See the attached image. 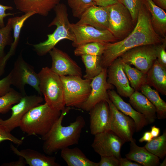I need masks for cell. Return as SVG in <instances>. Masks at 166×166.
Segmentation results:
<instances>
[{"label": "cell", "mask_w": 166, "mask_h": 166, "mask_svg": "<svg viewBox=\"0 0 166 166\" xmlns=\"http://www.w3.org/2000/svg\"><path fill=\"white\" fill-rule=\"evenodd\" d=\"M36 14V12H30L25 13L20 16L11 18L12 29L14 31V40L10 45L9 51L0 61V76L4 72L8 60L15 52L19 41L21 30L25 22L29 18Z\"/></svg>", "instance_id": "7402d4cb"}, {"label": "cell", "mask_w": 166, "mask_h": 166, "mask_svg": "<svg viewBox=\"0 0 166 166\" xmlns=\"http://www.w3.org/2000/svg\"><path fill=\"white\" fill-rule=\"evenodd\" d=\"M110 109L109 130L125 142H130L136 131V127L133 119L118 110L110 99L107 101Z\"/></svg>", "instance_id": "7c38bea8"}, {"label": "cell", "mask_w": 166, "mask_h": 166, "mask_svg": "<svg viewBox=\"0 0 166 166\" xmlns=\"http://www.w3.org/2000/svg\"><path fill=\"white\" fill-rule=\"evenodd\" d=\"M144 4L149 12L152 27L156 33L162 38H166V13L152 0H144Z\"/></svg>", "instance_id": "484cf974"}, {"label": "cell", "mask_w": 166, "mask_h": 166, "mask_svg": "<svg viewBox=\"0 0 166 166\" xmlns=\"http://www.w3.org/2000/svg\"><path fill=\"white\" fill-rule=\"evenodd\" d=\"M12 29L11 18L8 19L6 26L0 28V61L5 56L4 49L8 45H10L13 42L11 35Z\"/></svg>", "instance_id": "836d02e7"}, {"label": "cell", "mask_w": 166, "mask_h": 166, "mask_svg": "<svg viewBox=\"0 0 166 166\" xmlns=\"http://www.w3.org/2000/svg\"><path fill=\"white\" fill-rule=\"evenodd\" d=\"M90 116V130L93 135L109 130L110 112L106 101L96 104L89 112Z\"/></svg>", "instance_id": "e0dca14e"}, {"label": "cell", "mask_w": 166, "mask_h": 166, "mask_svg": "<svg viewBox=\"0 0 166 166\" xmlns=\"http://www.w3.org/2000/svg\"><path fill=\"white\" fill-rule=\"evenodd\" d=\"M61 151V156L68 166H98V162L90 160L78 147H68Z\"/></svg>", "instance_id": "4316f807"}, {"label": "cell", "mask_w": 166, "mask_h": 166, "mask_svg": "<svg viewBox=\"0 0 166 166\" xmlns=\"http://www.w3.org/2000/svg\"><path fill=\"white\" fill-rule=\"evenodd\" d=\"M130 151L125 155L126 158L143 166L160 165V158L149 152L144 147L138 146L133 139L130 142Z\"/></svg>", "instance_id": "cb8c5ba5"}, {"label": "cell", "mask_w": 166, "mask_h": 166, "mask_svg": "<svg viewBox=\"0 0 166 166\" xmlns=\"http://www.w3.org/2000/svg\"><path fill=\"white\" fill-rule=\"evenodd\" d=\"M122 62L123 69L131 86L135 91L140 90L142 85L147 84L146 74L136 68L132 67L122 60Z\"/></svg>", "instance_id": "f1b7e54d"}, {"label": "cell", "mask_w": 166, "mask_h": 166, "mask_svg": "<svg viewBox=\"0 0 166 166\" xmlns=\"http://www.w3.org/2000/svg\"><path fill=\"white\" fill-rule=\"evenodd\" d=\"M66 107H79L89 97L91 91V80L75 76H62Z\"/></svg>", "instance_id": "8992f818"}, {"label": "cell", "mask_w": 166, "mask_h": 166, "mask_svg": "<svg viewBox=\"0 0 166 166\" xmlns=\"http://www.w3.org/2000/svg\"><path fill=\"white\" fill-rule=\"evenodd\" d=\"M23 96L20 92L11 88L8 93L0 96V113H7L12 105L18 102Z\"/></svg>", "instance_id": "d6a6232c"}, {"label": "cell", "mask_w": 166, "mask_h": 166, "mask_svg": "<svg viewBox=\"0 0 166 166\" xmlns=\"http://www.w3.org/2000/svg\"><path fill=\"white\" fill-rule=\"evenodd\" d=\"M95 5L107 7L114 4L120 3V0H93Z\"/></svg>", "instance_id": "b9f144b4"}, {"label": "cell", "mask_w": 166, "mask_h": 166, "mask_svg": "<svg viewBox=\"0 0 166 166\" xmlns=\"http://www.w3.org/2000/svg\"><path fill=\"white\" fill-rule=\"evenodd\" d=\"M26 164L24 159L21 156H19L18 160L17 161L10 162L4 163L2 166H24Z\"/></svg>", "instance_id": "ee69618b"}, {"label": "cell", "mask_w": 166, "mask_h": 166, "mask_svg": "<svg viewBox=\"0 0 166 166\" xmlns=\"http://www.w3.org/2000/svg\"><path fill=\"white\" fill-rule=\"evenodd\" d=\"M44 100L40 95L23 96L18 102L11 108V115L9 118L5 120L0 118V125L11 132L15 128L19 127L22 120L29 110L40 104Z\"/></svg>", "instance_id": "8fae6325"}, {"label": "cell", "mask_w": 166, "mask_h": 166, "mask_svg": "<svg viewBox=\"0 0 166 166\" xmlns=\"http://www.w3.org/2000/svg\"><path fill=\"white\" fill-rule=\"evenodd\" d=\"M91 146L100 156H113L119 159L121 157V148L126 142L110 130L94 135Z\"/></svg>", "instance_id": "4fadbf2b"}, {"label": "cell", "mask_w": 166, "mask_h": 166, "mask_svg": "<svg viewBox=\"0 0 166 166\" xmlns=\"http://www.w3.org/2000/svg\"><path fill=\"white\" fill-rule=\"evenodd\" d=\"M107 81L116 87L118 93L121 96L129 97L135 91L123 69L122 60L120 57L107 68Z\"/></svg>", "instance_id": "2e32d148"}, {"label": "cell", "mask_w": 166, "mask_h": 166, "mask_svg": "<svg viewBox=\"0 0 166 166\" xmlns=\"http://www.w3.org/2000/svg\"><path fill=\"white\" fill-rule=\"evenodd\" d=\"M61 111L52 109L46 103L32 108L22 120L19 127L28 135H45L58 119Z\"/></svg>", "instance_id": "3957f363"}, {"label": "cell", "mask_w": 166, "mask_h": 166, "mask_svg": "<svg viewBox=\"0 0 166 166\" xmlns=\"http://www.w3.org/2000/svg\"><path fill=\"white\" fill-rule=\"evenodd\" d=\"M119 166H142L136 162H133L126 158L121 157L119 159Z\"/></svg>", "instance_id": "7bdbcfd3"}, {"label": "cell", "mask_w": 166, "mask_h": 166, "mask_svg": "<svg viewBox=\"0 0 166 166\" xmlns=\"http://www.w3.org/2000/svg\"><path fill=\"white\" fill-rule=\"evenodd\" d=\"M160 166H166V159L165 158L164 160L161 163H160Z\"/></svg>", "instance_id": "c3c4849f"}, {"label": "cell", "mask_w": 166, "mask_h": 166, "mask_svg": "<svg viewBox=\"0 0 166 166\" xmlns=\"http://www.w3.org/2000/svg\"><path fill=\"white\" fill-rule=\"evenodd\" d=\"M11 150L15 154L22 157L30 166H60L55 157L46 156L36 150L29 148L18 150L12 144Z\"/></svg>", "instance_id": "44dd1931"}, {"label": "cell", "mask_w": 166, "mask_h": 166, "mask_svg": "<svg viewBox=\"0 0 166 166\" xmlns=\"http://www.w3.org/2000/svg\"><path fill=\"white\" fill-rule=\"evenodd\" d=\"M61 0H13L16 9L25 13L34 12L43 16L49 12L59 3Z\"/></svg>", "instance_id": "ffe728a7"}, {"label": "cell", "mask_w": 166, "mask_h": 166, "mask_svg": "<svg viewBox=\"0 0 166 166\" xmlns=\"http://www.w3.org/2000/svg\"><path fill=\"white\" fill-rule=\"evenodd\" d=\"M55 16L49 24V27L55 26L56 29L52 34L47 35V38L42 42L32 45L37 54L42 56L55 47L60 41L67 39L73 42L74 37L72 31L68 18L67 8L63 3H59L53 9Z\"/></svg>", "instance_id": "277c9868"}, {"label": "cell", "mask_w": 166, "mask_h": 166, "mask_svg": "<svg viewBox=\"0 0 166 166\" xmlns=\"http://www.w3.org/2000/svg\"><path fill=\"white\" fill-rule=\"evenodd\" d=\"M120 2L128 10L136 24L139 11L144 5V0H120Z\"/></svg>", "instance_id": "d590c367"}, {"label": "cell", "mask_w": 166, "mask_h": 166, "mask_svg": "<svg viewBox=\"0 0 166 166\" xmlns=\"http://www.w3.org/2000/svg\"><path fill=\"white\" fill-rule=\"evenodd\" d=\"M146 75L147 84L162 94L166 95V68L156 59Z\"/></svg>", "instance_id": "d4e9b609"}, {"label": "cell", "mask_w": 166, "mask_h": 166, "mask_svg": "<svg viewBox=\"0 0 166 166\" xmlns=\"http://www.w3.org/2000/svg\"><path fill=\"white\" fill-rule=\"evenodd\" d=\"M140 90L155 107L157 118L159 119H165L166 118V103L160 97L158 92L152 89L147 84L142 85Z\"/></svg>", "instance_id": "83f0119b"}, {"label": "cell", "mask_w": 166, "mask_h": 166, "mask_svg": "<svg viewBox=\"0 0 166 166\" xmlns=\"http://www.w3.org/2000/svg\"><path fill=\"white\" fill-rule=\"evenodd\" d=\"M119 57L125 63L134 65L146 74L156 59V45H144L134 48Z\"/></svg>", "instance_id": "9c48e42d"}, {"label": "cell", "mask_w": 166, "mask_h": 166, "mask_svg": "<svg viewBox=\"0 0 166 166\" xmlns=\"http://www.w3.org/2000/svg\"><path fill=\"white\" fill-rule=\"evenodd\" d=\"M67 2L73 16L79 18L88 9L95 5L93 0H67Z\"/></svg>", "instance_id": "e575fe53"}, {"label": "cell", "mask_w": 166, "mask_h": 166, "mask_svg": "<svg viewBox=\"0 0 166 166\" xmlns=\"http://www.w3.org/2000/svg\"><path fill=\"white\" fill-rule=\"evenodd\" d=\"M38 74L39 89L45 103L52 109L61 111L66 106L60 77L47 67L42 68Z\"/></svg>", "instance_id": "5b68a950"}, {"label": "cell", "mask_w": 166, "mask_h": 166, "mask_svg": "<svg viewBox=\"0 0 166 166\" xmlns=\"http://www.w3.org/2000/svg\"><path fill=\"white\" fill-rule=\"evenodd\" d=\"M52 60L51 69L59 76L82 77L81 68L66 53L54 47L49 52Z\"/></svg>", "instance_id": "9a60e30c"}, {"label": "cell", "mask_w": 166, "mask_h": 166, "mask_svg": "<svg viewBox=\"0 0 166 166\" xmlns=\"http://www.w3.org/2000/svg\"><path fill=\"white\" fill-rule=\"evenodd\" d=\"M152 138L153 137L150 132L147 131L144 133L143 136L139 139V141L140 143L144 141L148 142L150 141Z\"/></svg>", "instance_id": "f6af8a7d"}, {"label": "cell", "mask_w": 166, "mask_h": 166, "mask_svg": "<svg viewBox=\"0 0 166 166\" xmlns=\"http://www.w3.org/2000/svg\"><path fill=\"white\" fill-rule=\"evenodd\" d=\"M106 43L95 42L86 43L76 47L74 53L77 56L86 55L101 56L104 52Z\"/></svg>", "instance_id": "1f68e13d"}, {"label": "cell", "mask_w": 166, "mask_h": 166, "mask_svg": "<svg viewBox=\"0 0 166 166\" xmlns=\"http://www.w3.org/2000/svg\"><path fill=\"white\" fill-rule=\"evenodd\" d=\"M9 140L18 146L23 143L22 139H18L12 135L10 132L6 130L0 125V143L5 140Z\"/></svg>", "instance_id": "8d00e7d4"}, {"label": "cell", "mask_w": 166, "mask_h": 166, "mask_svg": "<svg viewBox=\"0 0 166 166\" xmlns=\"http://www.w3.org/2000/svg\"><path fill=\"white\" fill-rule=\"evenodd\" d=\"M70 109V107H66L62 110L59 118L49 131L42 136L44 141L42 149L46 154L51 156L64 148L78 143L85 122L83 117L79 115L69 125L63 126L62 121Z\"/></svg>", "instance_id": "7a4b0ae2"}, {"label": "cell", "mask_w": 166, "mask_h": 166, "mask_svg": "<svg viewBox=\"0 0 166 166\" xmlns=\"http://www.w3.org/2000/svg\"><path fill=\"white\" fill-rule=\"evenodd\" d=\"M13 9V8L11 6H4L0 4V28L5 26L4 21L5 18L9 16H13L14 14V13H6V10Z\"/></svg>", "instance_id": "60d3db41"}, {"label": "cell", "mask_w": 166, "mask_h": 166, "mask_svg": "<svg viewBox=\"0 0 166 166\" xmlns=\"http://www.w3.org/2000/svg\"><path fill=\"white\" fill-rule=\"evenodd\" d=\"M155 4L159 7L166 10V0H152Z\"/></svg>", "instance_id": "bcb514c9"}, {"label": "cell", "mask_w": 166, "mask_h": 166, "mask_svg": "<svg viewBox=\"0 0 166 166\" xmlns=\"http://www.w3.org/2000/svg\"><path fill=\"white\" fill-rule=\"evenodd\" d=\"M10 76L9 73L6 76L0 80V96L8 93L11 89Z\"/></svg>", "instance_id": "ab89813d"}, {"label": "cell", "mask_w": 166, "mask_h": 166, "mask_svg": "<svg viewBox=\"0 0 166 166\" xmlns=\"http://www.w3.org/2000/svg\"><path fill=\"white\" fill-rule=\"evenodd\" d=\"M166 40L156 45V59L159 63L166 68Z\"/></svg>", "instance_id": "74e56055"}, {"label": "cell", "mask_w": 166, "mask_h": 166, "mask_svg": "<svg viewBox=\"0 0 166 166\" xmlns=\"http://www.w3.org/2000/svg\"><path fill=\"white\" fill-rule=\"evenodd\" d=\"M149 152L158 157L164 158L166 155V131L160 136L153 138L144 146Z\"/></svg>", "instance_id": "4dcf8cb0"}, {"label": "cell", "mask_w": 166, "mask_h": 166, "mask_svg": "<svg viewBox=\"0 0 166 166\" xmlns=\"http://www.w3.org/2000/svg\"><path fill=\"white\" fill-rule=\"evenodd\" d=\"M98 166H119V159L113 156H101Z\"/></svg>", "instance_id": "f35d334b"}, {"label": "cell", "mask_w": 166, "mask_h": 166, "mask_svg": "<svg viewBox=\"0 0 166 166\" xmlns=\"http://www.w3.org/2000/svg\"><path fill=\"white\" fill-rule=\"evenodd\" d=\"M108 93L110 99L116 108L133 119L136 125V132L141 131L148 124L143 115L136 110L130 104L125 102L114 90L109 89Z\"/></svg>", "instance_id": "d6986e66"}, {"label": "cell", "mask_w": 166, "mask_h": 166, "mask_svg": "<svg viewBox=\"0 0 166 166\" xmlns=\"http://www.w3.org/2000/svg\"><path fill=\"white\" fill-rule=\"evenodd\" d=\"M9 74L11 85L16 87L23 96L26 95L25 89L26 85L32 87L42 96L39 88L38 73L35 72L33 66L24 60L21 54L15 61Z\"/></svg>", "instance_id": "ba28073f"}, {"label": "cell", "mask_w": 166, "mask_h": 166, "mask_svg": "<svg viewBox=\"0 0 166 166\" xmlns=\"http://www.w3.org/2000/svg\"><path fill=\"white\" fill-rule=\"evenodd\" d=\"M130 104L138 112L145 117L148 124L153 123L157 118L155 106L141 92L135 91L129 97Z\"/></svg>", "instance_id": "603a6c76"}, {"label": "cell", "mask_w": 166, "mask_h": 166, "mask_svg": "<svg viewBox=\"0 0 166 166\" xmlns=\"http://www.w3.org/2000/svg\"><path fill=\"white\" fill-rule=\"evenodd\" d=\"M91 91L87 100L78 108L89 112L96 104L109 99L108 91L113 86L107 81V68H103L101 72L93 78L91 83Z\"/></svg>", "instance_id": "5bb4252c"}, {"label": "cell", "mask_w": 166, "mask_h": 166, "mask_svg": "<svg viewBox=\"0 0 166 166\" xmlns=\"http://www.w3.org/2000/svg\"><path fill=\"white\" fill-rule=\"evenodd\" d=\"M74 37L72 45L75 48L92 42H113L117 40L108 30H100L88 25L70 24Z\"/></svg>", "instance_id": "30bf717a"}, {"label": "cell", "mask_w": 166, "mask_h": 166, "mask_svg": "<svg viewBox=\"0 0 166 166\" xmlns=\"http://www.w3.org/2000/svg\"><path fill=\"white\" fill-rule=\"evenodd\" d=\"M88 25L100 30H107L108 27V13L106 7L93 5L81 15L76 23Z\"/></svg>", "instance_id": "ac0fdd59"}, {"label": "cell", "mask_w": 166, "mask_h": 166, "mask_svg": "<svg viewBox=\"0 0 166 166\" xmlns=\"http://www.w3.org/2000/svg\"><path fill=\"white\" fill-rule=\"evenodd\" d=\"M162 38L154 30L150 13L144 4L139 11L135 27L123 39L113 42L106 43L104 52L101 56V64L107 68L116 59L134 48L147 45H156L163 42Z\"/></svg>", "instance_id": "6da1fadb"}, {"label": "cell", "mask_w": 166, "mask_h": 166, "mask_svg": "<svg viewBox=\"0 0 166 166\" xmlns=\"http://www.w3.org/2000/svg\"><path fill=\"white\" fill-rule=\"evenodd\" d=\"M81 57L85 69L84 78L92 80L101 72L103 68L101 64V56L86 55Z\"/></svg>", "instance_id": "f546056e"}, {"label": "cell", "mask_w": 166, "mask_h": 166, "mask_svg": "<svg viewBox=\"0 0 166 166\" xmlns=\"http://www.w3.org/2000/svg\"><path fill=\"white\" fill-rule=\"evenodd\" d=\"M108 13V30L117 41L128 36L136 24L128 10L122 3H118L106 7Z\"/></svg>", "instance_id": "52a82bcc"}, {"label": "cell", "mask_w": 166, "mask_h": 166, "mask_svg": "<svg viewBox=\"0 0 166 166\" xmlns=\"http://www.w3.org/2000/svg\"><path fill=\"white\" fill-rule=\"evenodd\" d=\"M150 132L153 138L159 136L160 132V130L159 128L154 126L151 127Z\"/></svg>", "instance_id": "7dc6e473"}]
</instances>
